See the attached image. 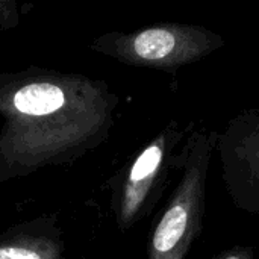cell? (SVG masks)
Instances as JSON below:
<instances>
[{
    "label": "cell",
    "mask_w": 259,
    "mask_h": 259,
    "mask_svg": "<svg viewBox=\"0 0 259 259\" xmlns=\"http://www.w3.org/2000/svg\"><path fill=\"white\" fill-rule=\"evenodd\" d=\"M112 108L108 88L82 76L38 73L15 80L0 91V156L24 170L73 156L106 134Z\"/></svg>",
    "instance_id": "1"
},
{
    "label": "cell",
    "mask_w": 259,
    "mask_h": 259,
    "mask_svg": "<svg viewBox=\"0 0 259 259\" xmlns=\"http://www.w3.org/2000/svg\"><path fill=\"white\" fill-rule=\"evenodd\" d=\"M219 132L190 134L181 152L179 184L156 220L147 246V259H185L202 234L206 209V179Z\"/></svg>",
    "instance_id": "2"
},
{
    "label": "cell",
    "mask_w": 259,
    "mask_h": 259,
    "mask_svg": "<svg viewBox=\"0 0 259 259\" xmlns=\"http://www.w3.org/2000/svg\"><path fill=\"white\" fill-rule=\"evenodd\" d=\"M225 44L220 33L199 24L158 23L132 33L105 35L96 50L124 64L175 71L203 59Z\"/></svg>",
    "instance_id": "3"
},
{
    "label": "cell",
    "mask_w": 259,
    "mask_h": 259,
    "mask_svg": "<svg viewBox=\"0 0 259 259\" xmlns=\"http://www.w3.org/2000/svg\"><path fill=\"white\" fill-rule=\"evenodd\" d=\"M184 137L185 129L171 121L129 164L117 200V220L123 231L149 214L159 199L170 170L179 167L181 153L175 155V149Z\"/></svg>",
    "instance_id": "4"
},
{
    "label": "cell",
    "mask_w": 259,
    "mask_h": 259,
    "mask_svg": "<svg viewBox=\"0 0 259 259\" xmlns=\"http://www.w3.org/2000/svg\"><path fill=\"white\" fill-rule=\"evenodd\" d=\"M215 149L234 205L259 214V108L231 120L225 132L219 134Z\"/></svg>",
    "instance_id": "5"
},
{
    "label": "cell",
    "mask_w": 259,
    "mask_h": 259,
    "mask_svg": "<svg viewBox=\"0 0 259 259\" xmlns=\"http://www.w3.org/2000/svg\"><path fill=\"white\" fill-rule=\"evenodd\" d=\"M62 246L47 237L20 235L0 243V259H61Z\"/></svg>",
    "instance_id": "6"
},
{
    "label": "cell",
    "mask_w": 259,
    "mask_h": 259,
    "mask_svg": "<svg viewBox=\"0 0 259 259\" xmlns=\"http://www.w3.org/2000/svg\"><path fill=\"white\" fill-rule=\"evenodd\" d=\"M212 259H256L255 258V252L252 247H246V246H234L231 249H226L223 252H220L219 255H215Z\"/></svg>",
    "instance_id": "7"
}]
</instances>
